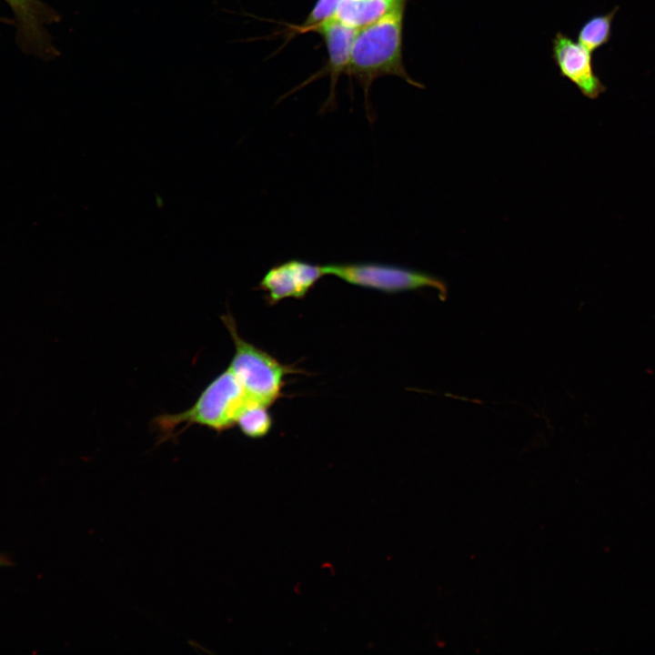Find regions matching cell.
Returning a JSON list of instances; mask_svg holds the SVG:
<instances>
[{"label": "cell", "instance_id": "6", "mask_svg": "<svg viewBox=\"0 0 655 655\" xmlns=\"http://www.w3.org/2000/svg\"><path fill=\"white\" fill-rule=\"evenodd\" d=\"M553 58L561 75L586 97L596 99L606 91L593 69L591 53L579 42L558 33L553 40Z\"/></svg>", "mask_w": 655, "mask_h": 655}, {"label": "cell", "instance_id": "7", "mask_svg": "<svg viewBox=\"0 0 655 655\" xmlns=\"http://www.w3.org/2000/svg\"><path fill=\"white\" fill-rule=\"evenodd\" d=\"M324 36L333 74H338L349 65L353 44L359 29L346 25L335 15L317 25Z\"/></svg>", "mask_w": 655, "mask_h": 655}, {"label": "cell", "instance_id": "13", "mask_svg": "<svg viewBox=\"0 0 655 655\" xmlns=\"http://www.w3.org/2000/svg\"><path fill=\"white\" fill-rule=\"evenodd\" d=\"M14 565H15V563H14L12 558L8 554L0 552V569L6 568V567H12Z\"/></svg>", "mask_w": 655, "mask_h": 655}, {"label": "cell", "instance_id": "2", "mask_svg": "<svg viewBox=\"0 0 655 655\" xmlns=\"http://www.w3.org/2000/svg\"><path fill=\"white\" fill-rule=\"evenodd\" d=\"M221 320L235 347L228 368L248 398L267 407L271 406L282 396L285 377L299 371L293 366L280 363L267 352L242 338L231 314L221 316Z\"/></svg>", "mask_w": 655, "mask_h": 655}, {"label": "cell", "instance_id": "1", "mask_svg": "<svg viewBox=\"0 0 655 655\" xmlns=\"http://www.w3.org/2000/svg\"><path fill=\"white\" fill-rule=\"evenodd\" d=\"M250 400L227 368L202 390L188 409L176 414L159 415L153 423L162 433L161 441L173 438L174 429L181 424H186L183 430L191 425H200L219 433L236 425L238 414Z\"/></svg>", "mask_w": 655, "mask_h": 655}, {"label": "cell", "instance_id": "5", "mask_svg": "<svg viewBox=\"0 0 655 655\" xmlns=\"http://www.w3.org/2000/svg\"><path fill=\"white\" fill-rule=\"evenodd\" d=\"M325 275L323 266L289 259L270 267L257 289L265 291V299L269 306H273L286 298L305 297Z\"/></svg>", "mask_w": 655, "mask_h": 655}, {"label": "cell", "instance_id": "9", "mask_svg": "<svg viewBox=\"0 0 655 655\" xmlns=\"http://www.w3.org/2000/svg\"><path fill=\"white\" fill-rule=\"evenodd\" d=\"M236 425L250 438H260L268 434L273 418L268 407L250 400L240 411Z\"/></svg>", "mask_w": 655, "mask_h": 655}, {"label": "cell", "instance_id": "10", "mask_svg": "<svg viewBox=\"0 0 655 655\" xmlns=\"http://www.w3.org/2000/svg\"><path fill=\"white\" fill-rule=\"evenodd\" d=\"M619 10L615 6L607 14L594 15L586 21L578 34V41L590 53L606 45L611 37V26Z\"/></svg>", "mask_w": 655, "mask_h": 655}, {"label": "cell", "instance_id": "8", "mask_svg": "<svg viewBox=\"0 0 655 655\" xmlns=\"http://www.w3.org/2000/svg\"><path fill=\"white\" fill-rule=\"evenodd\" d=\"M401 4L402 0H341L335 16L346 25L360 29Z\"/></svg>", "mask_w": 655, "mask_h": 655}, {"label": "cell", "instance_id": "11", "mask_svg": "<svg viewBox=\"0 0 655 655\" xmlns=\"http://www.w3.org/2000/svg\"><path fill=\"white\" fill-rule=\"evenodd\" d=\"M13 8L23 26L28 31L36 29L37 11L35 0H5Z\"/></svg>", "mask_w": 655, "mask_h": 655}, {"label": "cell", "instance_id": "12", "mask_svg": "<svg viewBox=\"0 0 655 655\" xmlns=\"http://www.w3.org/2000/svg\"><path fill=\"white\" fill-rule=\"evenodd\" d=\"M341 0H318L304 24L306 28H315L323 21L335 15Z\"/></svg>", "mask_w": 655, "mask_h": 655}, {"label": "cell", "instance_id": "4", "mask_svg": "<svg viewBox=\"0 0 655 655\" xmlns=\"http://www.w3.org/2000/svg\"><path fill=\"white\" fill-rule=\"evenodd\" d=\"M326 275L336 277L353 286L370 288L387 294L418 290L429 287L436 289L441 299L448 294V286L440 277L425 271L401 266L356 262L328 264L323 266Z\"/></svg>", "mask_w": 655, "mask_h": 655}, {"label": "cell", "instance_id": "3", "mask_svg": "<svg viewBox=\"0 0 655 655\" xmlns=\"http://www.w3.org/2000/svg\"><path fill=\"white\" fill-rule=\"evenodd\" d=\"M402 4L356 35L349 66L357 74L405 76L401 66Z\"/></svg>", "mask_w": 655, "mask_h": 655}]
</instances>
